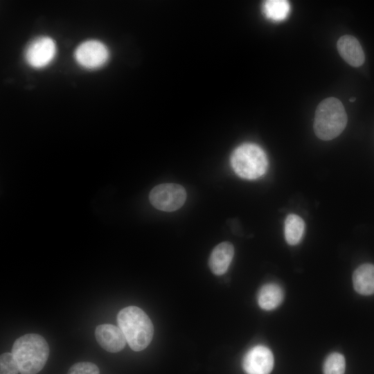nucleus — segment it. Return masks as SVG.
<instances>
[{"label":"nucleus","mask_w":374,"mask_h":374,"mask_svg":"<svg viewBox=\"0 0 374 374\" xmlns=\"http://www.w3.org/2000/svg\"><path fill=\"white\" fill-rule=\"evenodd\" d=\"M118 327L132 350L138 352L146 348L153 335V324L141 308L131 305L122 309L117 315Z\"/></svg>","instance_id":"f257e3e1"},{"label":"nucleus","mask_w":374,"mask_h":374,"mask_svg":"<svg viewBox=\"0 0 374 374\" xmlns=\"http://www.w3.org/2000/svg\"><path fill=\"white\" fill-rule=\"evenodd\" d=\"M21 374H36L45 366L49 355V346L45 339L35 333L17 338L12 348Z\"/></svg>","instance_id":"f03ea898"},{"label":"nucleus","mask_w":374,"mask_h":374,"mask_svg":"<svg viewBox=\"0 0 374 374\" xmlns=\"http://www.w3.org/2000/svg\"><path fill=\"white\" fill-rule=\"evenodd\" d=\"M347 121V114L341 102L334 97L327 98L317 107L314 121V133L321 140H332L344 131Z\"/></svg>","instance_id":"7ed1b4c3"},{"label":"nucleus","mask_w":374,"mask_h":374,"mask_svg":"<svg viewBox=\"0 0 374 374\" xmlns=\"http://www.w3.org/2000/svg\"><path fill=\"white\" fill-rule=\"evenodd\" d=\"M231 163L235 172L246 179H256L262 176L268 166L265 152L253 143H244L232 153Z\"/></svg>","instance_id":"20e7f679"},{"label":"nucleus","mask_w":374,"mask_h":374,"mask_svg":"<svg viewBox=\"0 0 374 374\" xmlns=\"http://www.w3.org/2000/svg\"><path fill=\"white\" fill-rule=\"evenodd\" d=\"M149 199L152 206L163 211H174L183 206L186 199L184 188L177 184H162L154 187Z\"/></svg>","instance_id":"39448f33"},{"label":"nucleus","mask_w":374,"mask_h":374,"mask_svg":"<svg viewBox=\"0 0 374 374\" xmlns=\"http://www.w3.org/2000/svg\"><path fill=\"white\" fill-rule=\"evenodd\" d=\"M56 51V44L52 38L38 37L27 46L24 53L25 60L33 68H43L52 62Z\"/></svg>","instance_id":"423d86ee"},{"label":"nucleus","mask_w":374,"mask_h":374,"mask_svg":"<svg viewBox=\"0 0 374 374\" xmlns=\"http://www.w3.org/2000/svg\"><path fill=\"white\" fill-rule=\"evenodd\" d=\"M75 59L82 67L93 69L103 66L108 60L107 47L98 40H87L81 43L75 51Z\"/></svg>","instance_id":"0eeeda50"},{"label":"nucleus","mask_w":374,"mask_h":374,"mask_svg":"<svg viewBox=\"0 0 374 374\" xmlns=\"http://www.w3.org/2000/svg\"><path fill=\"white\" fill-rule=\"evenodd\" d=\"M274 356L266 346L257 345L244 355L242 368L247 374H269L274 367Z\"/></svg>","instance_id":"6e6552de"},{"label":"nucleus","mask_w":374,"mask_h":374,"mask_svg":"<svg viewBox=\"0 0 374 374\" xmlns=\"http://www.w3.org/2000/svg\"><path fill=\"white\" fill-rule=\"evenodd\" d=\"M95 337L100 346L109 353L122 350L127 343L125 337L120 329L112 324H100L96 328Z\"/></svg>","instance_id":"1a4fd4ad"},{"label":"nucleus","mask_w":374,"mask_h":374,"mask_svg":"<svg viewBox=\"0 0 374 374\" xmlns=\"http://www.w3.org/2000/svg\"><path fill=\"white\" fill-rule=\"evenodd\" d=\"M337 46L341 57L350 66L358 67L364 62V51L355 37L343 35L338 39Z\"/></svg>","instance_id":"9d476101"},{"label":"nucleus","mask_w":374,"mask_h":374,"mask_svg":"<svg viewBox=\"0 0 374 374\" xmlns=\"http://www.w3.org/2000/svg\"><path fill=\"white\" fill-rule=\"evenodd\" d=\"M234 255V247L229 242L217 244L212 251L208 265L211 271L217 276L226 272Z\"/></svg>","instance_id":"9b49d317"},{"label":"nucleus","mask_w":374,"mask_h":374,"mask_svg":"<svg viewBox=\"0 0 374 374\" xmlns=\"http://www.w3.org/2000/svg\"><path fill=\"white\" fill-rule=\"evenodd\" d=\"M353 283L355 291L362 295L374 293V265L370 263L359 266L353 275Z\"/></svg>","instance_id":"f8f14e48"},{"label":"nucleus","mask_w":374,"mask_h":374,"mask_svg":"<svg viewBox=\"0 0 374 374\" xmlns=\"http://www.w3.org/2000/svg\"><path fill=\"white\" fill-rule=\"evenodd\" d=\"M283 288L276 283H267L260 289L257 301L258 305L265 310H272L278 308L283 301Z\"/></svg>","instance_id":"ddd939ff"},{"label":"nucleus","mask_w":374,"mask_h":374,"mask_svg":"<svg viewBox=\"0 0 374 374\" xmlns=\"http://www.w3.org/2000/svg\"><path fill=\"white\" fill-rule=\"evenodd\" d=\"M305 230L303 219L296 215L290 214L285 220L284 233L287 242L290 245H296L300 242Z\"/></svg>","instance_id":"4468645a"},{"label":"nucleus","mask_w":374,"mask_h":374,"mask_svg":"<svg viewBox=\"0 0 374 374\" xmlns=\"http://www.w3.org/2000/svg\"><path fill=\"white\" fill-rule=\"evenodd\" d=\"M262 9L267 18L279 21L287 18L290 7L285 0H268L264 2Z\"/></svg>","instance_id":"2eb2a0df"},{"label":"nucleus","mask_w":374,"mask_h":374,"mask_svg":"<svg viewBox=\"0 0 374 374\" xmlns=\"http://www.w3.org/2000/svg\"><path fill=\"white\" fill-rule=\"evenodd\" d=\"M346 368L344 357L339 353H332L326 359L323 366V374H344Z\"/></svg>","instance_id":"dca6fc26"},{"label":"nucleus","mask_w":374,"mask_h":374,"mask_svg":"<svg viewBox=\"0 0 374 374\" xmlns=\"http://www.w3.org/2000/svg\"><path fill=\"white\" fill-rule=\"evenodd\" d=\"M18 364L11 353H5L0 357V374H18Z\"/></svg>","instance_id":"f3484780"},{"label":"nucleus","mask_w":374,"mask_h":374,"mask_svg":"<svg viewBox=\"0 0 374 374\" xmlns=\"http://www.w3.org/2000/svg\"><path fill=\"white\" fill-rule=\"evenodd\" d=\"M67 374H100L98 367L89 362H81L73 364Z\"/></svg>","instance_id":"a211bd4d"},{"label":"nucleus","mask_w":374,"mask_h":374,"mask_svg":"<svg viewBox=\"0 0 374 374\" xmlns=\"http://www.w3.org/2000/svg\"><path fill=\"white\" fill-rule=\"evenodd\" d=\"M355 100H356L355 98H352L350 99V102H354V101H355Z\"/></svg>","instance_id":"6ab92c4d"}]
</instances>
